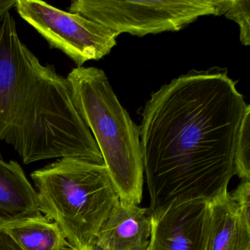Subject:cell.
I'll list each match as a JSON object with an SVG mask.
<instances>
[{"mask_svg":"<svg viewBox=\"0 0 250 250\" xmlns=\"http://www.w3.org/2000/svg\"><path fill=\"white\" fill-rule=\"evenodd\" d=\"M248 105L219 67L191 70L152 93L139 127L150 214L228 191Z\"/></svg>","mask_w":250,"mask_h":250,"instance_id":"1","label":"cell"},{"mask_svg":"<svg viewBox=\"0 0 250 250\" xmlns=\"http://www.w3.org/2000/svg\"><path fill=\"white\" fill-rule=\"evenodd\" d=\"M24 165L75 158L104 165L77 112L66 77L43 65L21 42L11 13L0 30V141Z\"/></svg>","mask_w":250,"mask_h":250,"instance_id":"2","label":"cell"},{"mask_svg":"<svg viewBox=\"0 0 250 250\" xmlns=\"http://www.w3.org/2000/svg\"><path fill=\"white\" fill-rule=\"evenodd\" d=\"M66 79L120 200L140 205L144 183L140 128L120 103L103 70L77 67Z\"/></svg>","mask_w":250,"mask_h":250,"instance_id":"3","label":"cell"},{"mask_svg":"<svg viewBox=\"0 0 250 250\" xmlns=\"http://www.w3.org/2000/svg\"><path fill=\"white\" fill-rule=\"evenodd\" d=\"M39 209L63 232L72 250L92 245L119 196L105 165L62 158L31 174Z\"/></svg>","mask_w":250,"mask_h":250,"instance_id":"4","label":"cell"},{"mask_svg":"<svg viewBox=\"0 0 250 250\" xmlns=\"http://www.w3.org/2000/svg\"><path fill=\"white\" fill-rule=\"evenodd\" d=\"M232 0H76L69 12L115 32L142 36L178 31L204 16L225 15Z\"/></svg>","mask_w":250,"mask_h":250,"instance_id":"5","label":"cell"},{"mask_svg":"<svg viewBox=\"0 0 250 250\" xmlns=\"http://www.w3.org/2000/svg\"><path fill=\"white\" fill-rule=\"evenodd\" d=\"M15 8L51 48L65 54L77 68L87 61L102 59L116 46L118 36L115 32L80 14L39 0H17Z\"/></svg>","mask_w":250,"mask_h":250,"instance_id":"6","label":"cell"},{"mask_svg":"<svg viewBox=\"0 0 250 250\" xmlns=\"http://www.w3.org/2000/svg\"><path fill=\"white\" fill-rule=\"evenodd\" d=\"M208 201L172 203L151 215L148 250H203Z\"/></svg>","mask_w":250,"mask_h":250,"instance_id":"7","label":"cell"},{"mask_svg":"<svg viewBox=\"0 0 250 250\" xmlns=\"http://www.w3.org/2000/svg\"><path fill=\"white\" fill-rule=\"evenodd\" d=\"M151 229L148 209L119 200L93 244L108 250H147Z\"/></svg>","mask_w":250,"mask_h":250,"instance_id":"8","label":"cell"},{"mask_svg":"<svg viewBox=\"0 0 250 250\" xmlns=\"http://www.w3.org/2000/svg\"><path fill=\"white\" fill-rule=\"evenodd\" d=\"M203 250H250V223L228 191L208 201Z\"/></svg>","mask_w":250,"mask_h":250,"instance_id":"9","label":"cell"},{"mask_svg":"<svg viewBox=\"0 0 250 250\" xmlns=\"http://www.w3.org/2000/svg\"><path fill=\"white\" fill-rule=\"evenodd\" d=\"M42 216L37 191L21 167L0 156V230Z\"/></svg>","mask_w":250,"mask_h":250,"instance_id":"10","label":"cell"},{"mask_svg":"<svg viewBox=\"0 0 250 250\" xmlns=\"http://www.w3.org/2000/svg\"><path fill=\"white\" fill-rule=\"evenodd\" d=\"M22 250H74L56 222L46 216L4 228Z\"/></svg>","mask_w":250,"mask_h":250,"instance_id":"11","label":"cell"},{"mask_svg":"<svg viewBox=\"0 0 250 250\" xmlns=\"http://www.w3.org/2000/svg\"><path fill=\"white\" fill-rule=\"evenodd\" d=\"M235 175L241 181H250V105L243 117L234 157Z\"/></svg>","mask_w":250,"mask_h":250,"instance_id":"12","label":"cell"},{"mask_svg":"<svg viewBox=\"0 0 250 250\" xmlns=\"http://www.w3.org/2000/svg\"><path fill=\"white\" fill-rule=\"evenodd\" d=\"M227 19L236 22L240 28V41L244 46L250 45V1L232 0L225 14Z\"/></svg>","mask_w":250,"mask_h":250,"instance_id":"13","label":"cell"},{"mask_svg":"<svg viewBox=\"0 0 250 250\" xmlns=\"http://www.w3.org/2000/svg\"><path fill=\"white\" fill-rule=\"evenodd\" d=\"M230 196L243 217L250 223V181H241Z\"/></svg>","mask_w":250,"mask_h":250,"instance_id":"14","label":"cell"},{"mask_svg":"<svg viewBox=\"0 0 250 250\" xmlns=\"http://www.w3.org/2000/svg\"><path fill=\"white\" fill-rule=\"evenodd\" d=\"M0 250H22L18 244L3 231L0 230Z\"/></svg>","mask_w":250,"mask_h":250,"instance_id":"15","label":"cell"},{"mask_svg":"<svg viewBox=\"0 0 250 250\" xmlns=\"http://www.w3.org/2000/svg\"><path fill=\"white\" fill-rule=\"evenodd\" d=\"M17 0H0V30L5 16L11 9L15 8Z\"/></svg>","mask_w":250,"mask_h":250,"instance_id":"16","label":"cell"},{"mask_svg":"<svg viewBox=\"0 0 250 250\" xmlns=\"http://www.w3.org/2000/svg\"><path fill=\"white\" fill-rule=\"evenodd\" d=\"M89 250H105V249L102 248V247H99L96 244H93L90 247H89Z\"/></svg>","mask_w":250,"mask_h":250,"instance_id":"17","label":"cell"},{"mask_svg":"<svg viewBox=\"0 0 250 250\" xmlns=\"http://www.w3.org/2000/svg\"><path fill=\"white\" fill-rule=\"evenodd\" d=\"M89 250V249H87V250Z\"/></svg>","mask_w":250,"mask_h":250,"instance_id":"18","label":"cell"},{"mask_svg":"<svg viewBox=\"0 0 250 250\" xmlns=\"http://www.w3.org/2000/svg\"></svg>","mask_w":250,"mask_h":250,"instance_id":"19","label":"cell"}]
</instances>
